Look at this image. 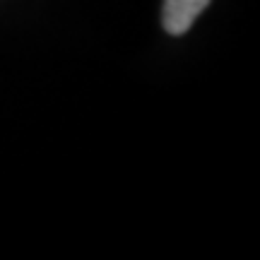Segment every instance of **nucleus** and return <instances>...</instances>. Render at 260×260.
<instances>
[{
    "label": "nucleus",
    "instance_id": "obj_1",
    "mask_svg": "<svg viewBox=\"0 0 260 260\" xmlns=\"http://www.w3.org/2000/svg\"><path fill=\"white\" fill-rule=\"evenodd\" d=\"M207 5L210 0H164V10H161L164 29L174 37L186 34Z\"/></svg>",
    "mask_w": 260,
    "mask_h": 260
}]
</instances>
